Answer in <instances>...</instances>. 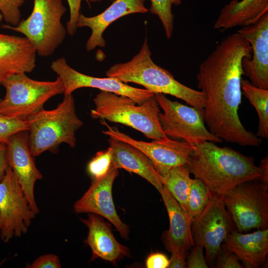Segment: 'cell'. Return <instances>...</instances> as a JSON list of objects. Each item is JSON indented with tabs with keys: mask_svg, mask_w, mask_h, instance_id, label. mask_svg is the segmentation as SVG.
<instances>
[{
	"mask_svg": "<svg viewBox=\"0 0 268 268\" xmlns=\"http://www.w3.org/2000/svg\"><path fill=\"white\" fill-rule=\"evenodd\" d=\"M159 192L169 219V228L163 233V242L171 254L186 258V253L195 245L192 232V221L187 212L165 187Z\"/></svg>",
	"mask_w": 268,
	"mask_h": 268,
	"instance_id": "obj_19",
	"label": "cell"
},
{
	"mask_svg": "<svg viewBox=\"0 0 268 268\" xmlns=\"http://www.w3.org/2000/svg\"><path fill=\"white\" fill-rule=\"evenodd\" d=\"M203 248L199 245L195 244L186 262L188 268H208L203 254Z\"/></svg>",
	"mask_w": 268,
	"mask_h": 268,
	"instance_id": "obj_33",
	"label": "cell"
},
{
	"mask_svg": "<svg viewBox=\"0 0 268 268\" xmlns=\"http://www.w3.org/2000/svg\"><path fill=\"white\" fill-rule=\"evenodd\" d=\"M27 120L29 147L33 156L46 151H54L63 143L74 147L75 132L83 125L76 114L72 94L65 96L55 109H42Z\"/></svg>",
	"mask_w": 268,
	"mask_h": 268,
	"instance_id": "obj_4",
	"label": "cell"
},
{
	"mask_svg": "<svg viewBox=\"0 0 268 268\" xmlns=\"http://www.w3.org/2000/svg\"><path fill=\"white\" fill-rule=\"evenodd\" d=\"M186 258L177 255L171 254L169 260V268H186Z\"/></svg>",
	"mask_w": 268,
	"mask_h": 268,
	"instance_id": "obj_37",
	"label": "cell"
},
{
	"mask_svg": "<svg viewBox=\"0 0 268 268\" xmlns=\"http://www.w3.org/2000/svg\"><path fill=\"white\" fill-rule=\"evenodd\" d=\"M249 43L237 32L217 45L200 65L198 87L206 96L203 118L209 131L227 142L257 147L262 140L242 124L241 82L244 58H250Z\"/></svg>",
	"mask_w": 268,
	"mask_h": 268,
	"instance_id": "obj_1",
	"label": "cell"
},
{
	"mask_svg": "<svg viewBox=\"0 0 268 268\" xmlns=\"http://www.w3.org/2000/svg\"><path fill=\"white\" fill-rule=\"evenodd\" d=\"M2 227V221L0 216V230L1 228Z\"/></svg>",
	"mask_w": 268,
	"mask_h": 268,
	"instance_id": "obj_40",
	"label": "cell"
},
{
	"mask_svg": "<svg viewBox=\"0 0 268 268\" xmlns=\"http://www.w3.org/2000/svg\"><path fill=\"white\" fill-rule=\"evenodd\" d=\"M209 197L210 193L204 184L198 179H192L187 212L192 222L202 212Z\"/></svg>",
	"mask_w": 268,
	"mask_h": 268,
	"instance_id": "obj_26",
	"label": "cell"
},
{
	"mask_svg": "<svg viewBox=\"0 0 268 268\" xmlns=\"http://www.w3.org/2000/svg\"><path fill=\"white\" fill-rule=\"evenodd\" d=\"M25 0H0V12L7 24L16 26L21 20L20 8Z\"/></svg>",
	"mask_w": 268,
	"mask_h": 268,
	"instance_id": "obj_30",
	"label": "cell"
},
{
	"mask_svg": "<svg viewBox=\"0 0 268 268\" xmlns=\"http://www.w3.org/2000/svg\"><path fill=\"white\" fill-rule=\"evenodd\" d=\"M6 145L0 143V181L5 175L8 163L6 159Z\"/></svg>",
	"mask_w": 268,
	"mask_h": 268,
	"instance_id": "obj_36",
	"label": "cell"
},
{
	"mask_svg": "<svg viewBox=\"0 0 268 268\" xmlns=\"http://www.w3.org/2000/svg\"><path fill=\"white\" fill-rule=\"evenodd\" d=\"M28 130L27 120L10 117L0 113V143L6 144L14 134Z\"/></svg>",
	"mask_w": 268,
	"mask_h": 268,
	"instance_id": "obj_29",
	"label": "cell"
},
{
	"mask_svg": "<svg viewBox=\"0 0 268 268\" xmlns=\"http://www.w3.org/2000/svg\"><path fill=\"white\" fill-rule=\"evenodd\" d=\"M112 162V150L110 147L98 151L88 164L87 169L93 181L105 176Z\"/></svg>",
	"mask_w": 268,
	"mask_h": 268,
	"instance_id": "obj_28",
	"label": "cell"
},
{
	"mask_svg": "<svg viewBox=\"0 0 268 268\" xmlns=\"http://www.w3.org/2000/svg\"><path fill=\"white\" fill-rule=\"evenodd\" d=\"M268 182L260 177L239 184L223 197V203L240 232L268 227Z\"/></svg>",
	"mask_w": 268,
	"mask_h": 268,
	"instance_id": "obj_8",
	"label": "cell"
},
{
	"mask_svg": "<svg viewBox=\"0 0 268 268\" xmlns=\"http://www.w3.org/2000/svg\"><path fill=\"white\" fill-rule=\"evenodd\" d=\"M83 0H67L69 8V18L67 23V33L70 35H73L77 30L76 23L79 16L81 3ZM85 0L90 7V3L88 0Z\"/></svg>",
	"mask_w": 268,
	"mask_h": 268,
	"instance_id": "obj_32",
	"label": "cell"
},
{
	"mask_svg": "<svg viewBox=\"0 0 268 268\" xmlns=\"http://www.w3.org/2000/svg\"><path fill=\"white\" fill-rule=\"evenodd\" d=\"M237 32L250 44L252 55L242 62L243 74L254 85L268 90V12Z\"/></svg>",
	"mask_w": 268,
	"mask_h": 268,
	"instance_id": "obj_15",
	"label": "cell"
},
{
	"mask_svg": "<svg viewBox=\"0 0 268 268\" xmlns=\"http://www.w3.org/2000/svg\"><path fill=\"white\" fill-rule=\"evenodd\" d=\"M80 219L88 229L85 243L92 250L93 259L99 258L114 263L129 255V249L116 240L109 224L101 216L88 213L87 219Z\"/></svg>",
	"mask_w": 268,
	"mask_h": 268,
	"instance_id": "obj_21",
	"label": "cell"
},
{
	"mask_svg": "<svg viewBox=\"0 0 268 268\" xmlns=\"http://www.w3.org/2000/svg\"><path fill=\"white\" fill-rule=\"evenodd\" d=\"M151 56L145 37L139 51L131 60L112 66L106 71V76L125 83L132 82L141 85L154 94L172 95L184 100L191 106L203 110L206 102L205 95L176 80L169 71L157 65Z\"/></svg>",
	"mask_w": 268,
	"mask_h": 268,
	"instance_id": "obj_3",
	"label": "cell"
},
{
	"mask_svg": "<svg viewBox=\"0 0 268 268\" xmlns=\"http://www.w3.org/2000/svg\"><path fill=\"white\" fill-rule=\"evenodd\" d=\"M150 12L157 15L164 27L166 37L171 39L174 29V16L172 11L173 5L178 6L182 3L181 0H150Z\"/></svg>",
	"mask_w": 268,
	"mask_h": 268,
	"instance_id": "obj_27",
	"label": "cell"
},
{
	"mask_svg": "<svg viewBox=\"0 0 268 268\" xmlns=\"http://www.w3.org/2000/svg\"><path fill=\"white\" fill-rule=\"evenodd\" d=\"M195 146L188 164L190 173L204 184L211 195L223 198L239 184L261 175L252 157L211 141Z\"/></svg>",
	"mask_w": 268,
	"mask_h": 268,
	"instance_id": "obj_2",
	"label": "cell"
},
{
	"mask_svg": "<svg viewBox=\"0 0 268 268\" xmlns=\"http://www.w3.org/2000/svg\"><path fill=\"white\" fill-rule=\"evenodd\" d=\"M108 141L112 150L113 166L141 176L159 192L163 187L162 178L146 155L135 147L123 141L110 137Z\"/></svg>",
	"mask_w": 268,
	"mask_h": 268,
	"instance_id": "obj_20",
	"label": "cell"
},
{
	"mask_svg": "<svg viewBox=\"0 0 268 268\" xmlns=\"http://www.w3.org/2000/svg\"><path fill=\"white\" fill-rule=\"evenodd\" d=\"M241 90L250 103L255 108L259 118V137L268 138V90L257 87L247 79H242Z\"/></svg>",
	"mask_w": 268,
	"mask_h": 268,
	"instance_id": "obj_25",
	"label": "cell"
},
{
	"mask_svg": "<svg viewBox=\"0 0 268 268\" xmlns=\"http://www.w3.org/2000/svg\"><path fill=\"white\" fill-rule=\"evenodd\" d=\"M215 260L216 268H242L238 257L230 251L225 244L221 245Z\"/></svg>",
	"mask_w": 268,
	"mask_h": 268,
	"instance_id": "obj_31",
	"label": "cell"
},
{
	"mask_svg": "<svg viewBox=\"0 0 268 268\" xmlns=\"http://www.w3.org/2000/svg\"><path fill=\"white\" fill-rule=\"evenodd\" d=\"M163 113L158 119L165 134L182 139L194 145L208 141L221 143L223 140L212 134L204 125L203 110L172 101L164 94H154Z\"/></svg>",
	"mask_w": 268,
	"mask_h": 268,
	"instance_id": "obj_9",
	"label": "cell"
},
{
	"mask_svg": "<svg viewBox=\"0 0 268 268\" xmlns=\"http://www.w3.org/2000/svg\"><path fill=\"white\" fill-rule=\"evenodd\" d=\"M195 244L205 251L207 260L213 262L222 243L236 229L223 201V198L210 195L201 214L192 223Z\"/></svg>",
	"mask_w": 268,
	"mask_h": 268,
	"instance_id": "obj_11",
	"label": "cell"
},
{
	"mask_svg": "<svg viewBox=\"0 0 268 268\" xmlns=\"http://www.w3.org/2000/svg\"><path fill=\"white\" fill-rule=\"evenodd\" d=\"M119 175L118 169L112 165L107 174L93 181L82 197L73 205L76 213H91L107 219L112 223L123 238L127 239L129 227L120 218L112 197L113 183Z\"/></svg>",
	"mask_w": 268,
	"mask_h": 268,
	"instance_id": "obj_14",
	"label": "cell"
},
{
	"mask_svg": "<svg viewBox=\"0 0 268 268\" xmlns=\"http://www.w3.org/2000/svg\"><path fill=\"white\" fill-rule=\"evenodd\" d=\"M268 12V0H231L221 10L214 28L224 31L254 23Z\"/></svg>",
	"mask_w": 268,
	"mask_h": 268,
	"instance_id": "obj_23",
	"label": "cell"
},
{
	"mask_svg": "<svg viewBox=\"0 0 268 268\" xmlns=\"http://www.w3.org/2000/svg\"><path fill=\"white\" fill-rule=\"evenodd\" d=\"M36 51L25 37L0 34V85L15 74L32 71Z\"/></svg>",
	"mask_w": 268,
	"mask_h": 268,
	"instance_id": "obj_17",
	"label": "cell"
},
{
	"mask_svg": "<svg viewBox=\"0 0 268 268\" xmlns=\"http://www.w3.org/2000/svg\"><path fill=\"white\" fill-rule=\"evenodd\" d=\"M89 2H99L101 1L102 0H88ZM111 1H114V0H110Z\"/></svg>",
	"mask_w": 268,
	"mask_h": 268,
	"instance_id": "obj_38",
	"label": "cell"
},
{
	"mask_svg": "<svg viewBox=\"0 0 268 268\" xmlns=\"http://www.w3.org/2000/svg\"><path fill=\"white\" fill-rule=\"evenodd\" d=\"M93 101L95 108L90 112L93 119L125 125L153 140L167 137L159 121L160 111L155 95L136 106V103L128 97L101 91Z\"/></svg>",
	"mask_w": 268,
	"mask_h": 268,
	"instance_id": "obj_5",
	"label": "cell"
},
{
	"mask_svg": "<svg viewBox=\"0 0 268 268\" xmlns=\"http://www.w3.org/2000/svg\"><path fill=\"white\" fill-rule=\"evenodd\" d=\"M27 267L29 268H60L61 265L59 257L54 254L41 255Z\"/></svg>",
	"mask_w": 268,
	"mask_h": 268,
	"instance_id": "obj_34",
	"label": "cell"
},
{
	"mask_svg": "<svg viewBox=\"0 0 268 268\" xmlns=\"http://www.w3.org/2000/svg\"><path fill=\"white\" fill-rule=\"evenodd\" d=\"M145 0H114L112 3L101 13L87 17L80 13L76 26L87 27L91 34L86 43L87 51H91L97 47H104L106 42L103 34L106 28L117 19L133 13H145L149 11L144 5Z\"/></svg>",
	"mask_w": 268,
	"mask_h": 268,
	"instance_id": "obj_18",
	"label": "cell"
},
{
	"mask_svg": "<svg viewBox=\"0 0 268 268\" xmlns=\"http://www.w3.org/2000/svg\"><path fill=\"white\" fill-rule=\"evenodd\" d=\"M28 131L12 135L6 144V159L29 204L37 214L39 210L34 197V186L43 176L37 168L29 147Z\"/></svg>",
	"mask_w": 268,
	"mask_h": 268,
	"instance_id": "obj_16",
	"label": "cell"
},
{
	"mask_svg": "<svg viewBox=\"0 0 268 268\" xmlns=\"http://www.w3.org/2000/svg\"><path fill=\"white\" fill-rule=\"evenodd\" d=\"M147 268H167L169 265V260L164 254L156 252L149 255L146 260Z\"/></svg>",
	"mask_w": 268,
	"mask_h": 268,
	"instance_id": "obj_35",
	"label": "cell"
},
{
	"mask_svg": "<svg viewBox=\"0 0 268 268\" xmlns=\"http://www.w3.org/2000/svg\"><path fill=\"white\" fill-rule=\"evenodd\" d=\"M66 8L62 0H34L32 12L16 26L2 27L22 34L34 46L37 54L51 56L66 39L67 29L62 22Z\"/></svg>",
	"mask_w": 268,
	"mask_h": 268,
	"instance_id": "obj_6",
	"label": "cell"
},
{
	"mask_svg": "<svg viewBox=\"0 0 268 268\" xmlns=\"http://www.w3.org/2000/svg\"><path fill=\"white\" fill-rule=\"evenodd\" d=\"M2 86L5 94L0 100V113L21 120H28L43 109L49 99L64 92L59 77L54 81H39L26 73L13 75Z\"/></svg>",
	"mask_w": 268,
	"mask_h": 268,
	"instance_id": "obj_7",
	"label": "cell"
},
{
	"mask_svg": "<svg viewBox=\"0 0 268 268\" xmlns=\"http://www.w3.org/2000/svg\"><path fill=\"white\" fill-rule=\"evenodd\" d=\"M3 16L2 14L0 12V23L1 22L2 19H3Z\"/></svg>",
	"mask_w": 268,
	"mask_h": 268,
	"instance_id": "obj_39",
	"label": "cell"
},
{
	"mask_svg": "<svg viewBox=\"0 0 268 268\" xmlns=\"http://www.w3.org/2000/svg\"><path fill=\"white\" fill-rule=\"evenodd\" d=\"M36 214L30 206L11 168L0 181V239L8 242L26 233Z\"/></svg>",
	"mask_w": 268,
	"mask_h": 268,
	"instance_id": "obj_10",
	"label": "cell"
},
{
	"mask_svg": "<svg viewBox=\"0 0 268 268\" xmlns=\"http://www.w3.org/2000/svg\"><path fill=\"white\" fill-rule=\"evenodd\" d=\"M190 174L189 166L186 164L173 167L162 178L163 186L186 212L192 180Z\"/></svg>",
	"mask_w": 268,
	"mask_h": 268,
	"instance_id": "obj_24",
	"label": "cell"
},
{
	"mask_svg": "<svg viewBox=\"0 0 268 268\" xmlns=\"http://www.w3.org/2000/svg\"><path fill=\"white\" fill-rule=\"evenodd\" d=\"M224 242L247 268H258L266 262L268 253V228L249 234H242L235 229Z\"/></svg>",
	"mask_w": 268,
	"mask_h": 268,
	"instance_id": "obj_22",
	"label": "cell"
},
{
	"mask_svg": "<svg viewBox=\"0 0 268 268\" xmlns=\"http://www.w3.org/2000/svg\"><path fill=\"white\" fill-rule=\"evenodd\" d=\"M107 127L102 131L104 134L128 143L146 155L153 163L156 171L164 177L173 167L188 164L195 146L185 141H180L166 137L151 142L137 140L122 133L115 127L101 121Z\"/></svg>",
	"mask_w": 268,
	"mask_h": 268,
	"instance_id": "obj_12",
	"label": "cell"
},
{
	"mask_svg": "<svg viewBox=\"0 0 268 268\" xmlns=\"http://www.w3.org/2000/svg\"><path fill=\"white\" fill-rule=\"evenodd\" d=\"M51 68L63 83L64 96L72 94L80 88L90 87L128 97L141 105L154 95L146 89L131 86L114 77H97L82 73L69 66L64 57L54 61Z\"/></svg>",
	"mask_w": 268,
	"mask_h": 268,
	"instance_id": "obj_13",
	"label": "cell"
}]
</instances>
